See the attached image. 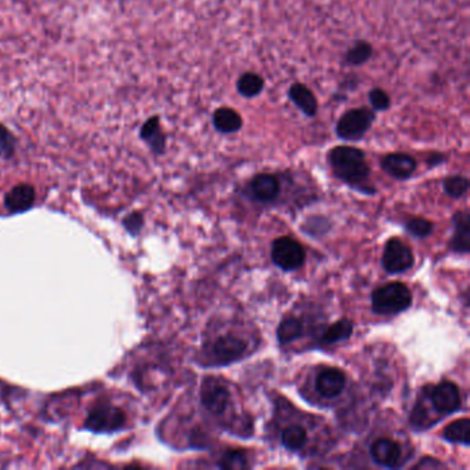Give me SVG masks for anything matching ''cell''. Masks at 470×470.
<instances>
[{"instance_id": "obj_11", "label": "cell", "mask_w": 470, "mask_h": 470, "mask_svg": "<svg viewBox=\"0 0 470 470\" xmlns=\"http://www.w3.org/2000/svg\"><path fill=\"white\" fill-rule=\"evenodd\" d=\"M379 164L385 173L398 181L411 178L418 167L415 157L408 153H403V152L385 155L381 159Z\"/></svg>"}, {"instance_id": "obj_25", "label": "cell", "mask_w": 470, "mask_h": 470, "mask_svg": "<svg viewBox=\"0 0 470 470\" xmlns=\"http://www.w3.org/2000/svg\"><path fill=\"white\" fill-rule=\"evenodd\" d=\"M281 444L286 447L290 451H299L302 447L306 444L308 440V433L306 430L299 426V425H291L287 426L283 432H281Z\"/></svg>"}, {"instance_id": "obj_23", "label": "cell", "mask_w": 470, "mask_h": 470, "mask_svg": "<svg viewBox=\"0 0 470 470\" xmlns=\"http://www.w3.org/2000/svg\"><path fill=\"white\" fill-rule=\"evenodd\" d=\"M276 335L280 345H290L303 335V324L296 318L284 319L279 324Z\"/></svg>"}, {"instance_id": "obj_19", "label": "cell", "mask_w": 470, "mask_h": 470, "mask_svg": "<svg viewBox=\"0 0 470 470\" xmlns=\"http://www.w3.org/2000/svg\"><path fill=\"white\" fill-rule=\"evenodd\" d=\"M265 89V79L255 72H245L236 80V91L243 99H257Z\"/></svg>"}, {"instance_id": "obj_12", "label": "cell", "mask_w": 470, "mask_h": 470, "mask_svg": "<svg viewBox=\"0 0 470 470\" xmlns=\"http://www.w3.org/2000/svg\"><path fill=\"white\" fill-rule=\"evenodd\" d=\"M370 455L376 465L388 469L398 468L403 461L401 446L389 437L376 439L370 447Z\"/></svg>"}, {"instance_id": "obj_13", "label": "cell", "mask_w": 470, "mask_h": 470, "mask_svg": "<svg viewBox=\"0 0 470 470\" xmlns=\"http://www.w3.org/2000/svg\"><path fill=\"white\" fill-rule=\"evenodd\" d=\"M250 198L259 203H271L279 198L281 186L279 178L271 173H259L254 175L248 182Z\"/></svg>"}, {"instance_id": "obj_7", "label": "cell", "mask_w": 470, "mask_h": 470, "mask_svg": "<svg viewBox=\"0 0 470 470\" xmlns=\"http://www.w3.org/2000/svg\"><path fill=\"white\" fill-rule=\"evenodd\" d=\"M200 403L208 413L220 415L226 411L230 403V392L218 378L207 376L201 382Z\"/></svg>"}, {"instance_id": "obj_30", "label": "cell", "mask_w": 470, "mask_h": 470, "mask_svg": "<svg viewBox=\"0 0 470 470\" xmlns=\"http://www.w3.org/2000/svg\"><path fill=\"white\" fill-rule=\"evenodd\" d=\"M123 225L128 233L135 236L141 232L144 226V217L141 213H131L124 218Z\"/></svg>"}, {"instance_id": "obj_10", "label": "cell", "mask_w": 470, "mask_h": 470, "mask_svg": "<svg viewBox=\"0 0 470 470\" xmlns=\"http://www.w3.org/2000/svg\"><path fill=\"white\" fill-rule=\"evenodd\" d=\"M140 140L148 147L155 156H163L167 149V134L163 130L160 115H152L141 124L138 131Z\"/></svg>"}, {"instance_id": "obj_24", "label": "cell", "mask_w": 470, "mask_h": 470, "mask_svg": "<svg viewBox=\"0 0 470 470\" xmlns=\"http://www.w3.org/2000/svg\"><path fill=\"white\" fill-rule=\"evenodd\" d=\"M218 468L225 470H243L250 468L247 452L245 449H226L218 462Z\"/></svg>"}, {"instance_id": "obj_20", "label": "cell", "mask_w": 470, "mask_h": 470, "mask_svg": "<svg viewBox=\"0 0 470 470\" xmlns=\"http://www.w3.org/2000/svg\"><path fill=\"white\" fill-rule=\"evenodd\" d=\"M353 322L349 319H341L338 322L327 325L322 332L320 341L324 345H332L342 341H347L353 334Z\"/></svg>"}, {"instance_id": "obj_21", "label": "cell", "mask_w": 470, "mask_h": 470, "mask_svg": "<svg viewBox=\"0 0 470 470\" xmlns=\"http://www.w3.org/2000/svg\"><path fill=\"white\" fill-rule=\"evenodd\" d=\"M374 47L367 40H356L344 54V62L347 67L357 68L366 65L372 58Z\"/></svg>"}, {"instance_id": "obj_27", "label": "cell", "mask_w": 470, "mask_h": 470, "mask_svg": "<svg viewBox=\"0 0 470 470\" xmlns=\"http://www.w3.org/2000/svg\"><path fill=\"white\" fill-rule=\"evenodd\" d=\"M443 189L449 198H464L469 191V179L464 175H451L443 181Z\"/></svg>"}, {"instance_id": "obj_14", "label": "cell", "mask_w": 470, "mask_h": 470, "mask_svg": "<svg viewBox=\"0 0 470 470\" xmlns=\"http://www.w3.org/2000/svg\"><path fill=\"white\" fill-rule=\"evenodd\" d=\"M347 386V375L335 367L324 369L318 374L315 388L320 396L335 398L340 396Z\"/></svg>"}, {"instance_id": "obj_1", "label": "cell", "mask_w": 470, "mask_h": 470, "mask_svg": "<svg viewBox=\"0 0 470 470\" xmlns=\"http://www.w3.org/2000/svg\"><path fill=\"white\" fill-rule=\"evenodd\" d=\"M327 159L334 175L347 186L366 195H374L376 192L370 184L371 169L363 149L338 145L328 152Z\"/></svg>"}, {"instance_id": "obj_31", "label": "cell", "mask_w": 470, "mask_h": 470, "mask_svg": "<svg viewBox=\"0 0 470 470\" xmlns=\"http://www.w3.org/2000/svg\"><path fill=\"white\" fill-rule=\"evenodd\" d=\"M446 155H443V153H433V155L427 159V163H429V166H432V167L440 166V164H443V163H446Z\"/></svg>"}, {"instance_id": "obj_16", "label": "cell", "mask_w": 470, "mask_h": 470, "mask_svg": "<svg viewBox=\"0 0 470 470\" xmlns=\"http://www.w3.org/2000/svg\"><path fill=\"white\" fill-rule=\"evenodd\" d=\"M36 198L35 188L29 184H18L4 196V207L10 214H21L33 207Z\"/></svg>"}, {"instance_id": "obj_3", "label": "cell", "mask_w": 470, "mask_h": 470, "mask_svg": "<svg viewBox=\"0 0 470 470\" xmlns=\"http://www.w3.org/2000/svg\"><path fill=\"white\" fill-rule=\"evenodd\" d=\"M376 119V112L367 108H352L344 112L335 123V135L345 142H357L366 137Z\"/></svg>"}, {"instance_id": "obj_18", "label": "cell", "mask_w": 470, "mask_h": 470, "mask_svg": "<svg viewBox=\"0 0 470 470\" xmlns=\"http://www.w3.org/2000/svg\"><path fill=\"white\" fill-rule=\"evenodd\" d=\"M213 125L220 134H236L243 128V116L230 106L217 108L213 113Z\"/></svg>"}, {"instance_id": "obj_9", "label": "cell", "mask_w": 470, "mask_h": 470, "mask_svg": "<svg viewBox=\"0 0 470 470\" xmlns=\"http://www.w3.org/2000/svg\"><path fill=\"white\" fill-rule=\"evenodd\" d=\"M247 352V341L243 338L226 334L218 337L211 347V357L214 360L213 366H228L239 362Z\"/></svg>"}, {"instance_id": "obj_26", "label": "cell", "mask_w": 470, "mask_h": 470, "mask_svg": "<svg viewBox=\"0 0 470 470\" xmlns=\"http://www.w3.org/2000/svg\"><path fill=\"white\" fill-rule=\"evenodd\" d=\"M18 148V140L16 134L6 125L0 122V159L1 160H11Z\"/></svg>"}, {"instance_id": "obj_4", "label": "cell", "mask_w": 470, "mask_h": 470, "mask_svg": "<svg viewBox=\"0 0 470 470\" xmlns=\"http://www.w3.org/2000/svg\"><path fill=\"white\" fill-rule=\"evenodd\" d=\"M127 415L121 407L99 404L87 415L84 427L94 433H115L125 426Z\"/></svg>"}, {"instance_id": "obj_17", "label": "cell", "mask_w": 470, "mask_h": 470, "mask_svg": "<svg viewBox=\"0 0 470 470\" xmlns=\"http://www.w3.org/2000/svg\"><path fill=\"white\" fill-rule=\"evenodd\" d=\"M454 235L449 242V248L458 254H468L470 250L469 214L466 211H458L452 217Z\"/></svg>"}, {"instance_id": "obj_2", "label": "cell", "mask_w": 470, "mask_h": 470, "mask_svg": "<svg viewBox=\"0 0 470 470\" xmlns=\"http://www.w3.org/2000/svg\"><path fill=\"white\" fill-rule=\"evenodd\" d=\"M413 303L410 289L401 281H392L375 289L371 294V309L379 316H396Z\"/></svg>"}, {"instance_id": "obj_8", "label": "cell", "mask_w": 470, "mask_h": 470, "mask_svg": "<svg viewBox=\"0 0 470 470\" xmlns=\"http://www.w3.org/2000/svg\"><path fill=\"white\" fill-rule=\"evenodd\" d=\"M427 397L433 408L440 415H449L462 408V397L459 388L451 381H443L439 385L430 386Z\"/></svg>"}, {"instance_id": "obj_22", "label": "cell", "mask_w": 470, "mask_h": 470, "mask_svg": "<svg viewBox=\"0 0 470 470\" xmlns=\"http://www.w3.org/2000/svg\"><path fill=\"white\" fill-rule=\"evenodd\" d=\"M470 421L468 418L451 422L443 430V439L452 444L470 446Z\"/></svg>"}, {"instance_id": "obj_28", "label": "cell", "mask_w": 470, "mask_h": 470, "mask_svg": "<svg viewBox=\"0 0 470 470\" xmlns=\"http://www.w3.org/2000/svg\"><path fill=\"white\" fill-rule=\"evenodd\" d=\"M405 230L417 239H425L432 235L433 223L422 217H414L405 223Z\"/></svg>"}, {"instance_id": "obj_29", "label": "cell", "mask_w": 470, "mask_h": 470, "mask_svg": "<svg viewBox=\"0 0 470 470\" xmlns=\"http://www.w3.org/2000/svg\"><path fill=\"white\" fill-rule=\"evenodd\" d=\"M369 102L371 109L375 112H386L392 106L391 96L384 89L379 87H374L369 91Z\"/></svg>"}, {"instance_id": "obj_15", "label": "cell", "mask_w": 470, "mask_h": 470, "mask_svg": "<svg viewBox=\"0 0 470 470\" xmlns=\"http://www.w3.org/2000/svg\"><path fill=\"white\" fill-rule=\"evenodd\" d=\"M287 97L303 116H306L309 119L318 116L319 102H318L315 93L306 84L298 83V82L293 83L289 87Z\"/></svg>"}, {"instance_id": "obj_5", "label": "cell", "mask_w": 470, "mask_h": 470, "mask_svg": "<svg viewBox=\"0 0 470 470\" xmlns=\"http://www.w3.org/2000/svg\"><path fill=\"white\" fill-rule=\"evenodd\" d=\"M271 258L279 269L284 272H293L305 264L306 252L296 239L290 236H281L272 243Z\"/></svg>"}, {"instance_id": "obj_6", "label": "cell", "mask_w": 470, "mask_h": 470, "mask_svg": "<svg viewBox=\"0 0 470 470\" xmlns=\"http://www.w3.org/2000/svg\"><path fill=\"white\" fill-rule=\"evenodd\" d=\"M414 265V254L411 248L397 237H391L382 254V268L389 274L407 272Z\"/></svg>"}]
</instances>
